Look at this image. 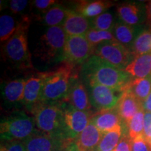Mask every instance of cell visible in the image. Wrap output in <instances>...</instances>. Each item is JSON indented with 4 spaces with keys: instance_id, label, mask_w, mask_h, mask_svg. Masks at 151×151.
I'll return each instance as SVG.
<instances>
[{
    "instance_id": "obj_35",
    "label": "cell",
    "mask_w": 151,
    "mask_h": 151,
    "mask_svg": "<svg viewBox=\"0 0 151 151\" xmlns=\"http://www.w3.org/2000/svg\"><path fill=\"white\" fill-rule=\"evenodd\" d=\"M57 2L58 1L55 0H35L33 1L32 4L35 9L43 13L53 5L56 4Z\"/></svg>"
},
{
    "instance_id": "obj_13",
    "label": "cell",
    "mask_w": 151,
    "mask_h": 151,
    "mask_svg": "<svg viewBox=\"0 0 151 151\" xmlns=\"http://www.w3.org/2000/svg\"><path fill=\"white\" fill-rule=\"evenodd\" d=\"M120 21L129 25L140 26L146 21V4L136 1H126L117 6Z\"/></svg>"
},
{
    "instance_id": "obj_26",
    "label": "cell",
    "mask_w": 151,
    "mask_h": 151,
    "mask_svg": "<svg viewBox=\"0 0 151 151\" xmlns=\"http://www.w3.org/2000/svg\"><path fill=\"white\" fill-rule=\"evenodd\" d=\"M131 52L134 58L151 53V29L143 30L139 34L132 45Z\"/></svg>"
},
{
    "instance_id": "obj_17",
    "label": "cell",
    "mask_w": 151,
    "mask_h": 151,
    "mask_svg": "<svg viewBox=\"0 0 151 151\" xmlns=\"http://www.w3.org/2000/svg\"><path fill=\"white\" fill-rule=\"evenodd\" d=\"M43 83V78L41 72L37 73L26 80L22 104H24L29 111L39 101Z\"/></svg>"
},
{
    "instance_id": "obj_23",
    "label": "cell",
    "mask_w": 151,
    "mask_h": 151,
    "mask_svg": "<svg viewBox=\"0 0 151 151\" xmlns=\"http://www.w3.org/2000/svg\"><path fill=\"white\" fill-rule=\"evenodd\" d=\"M67 9L57 3L42 13V15L39 16L37 20L41 21L43 25L48 26L49 27L62 26L67 16Z\"/></svg>"
},
{
    "instance_id": "obj_25",
    "label": "cell",
    "mask_w": 151,
    "mask_h": 151,
    "mask_svg": "<svg viewBox=\"0 0 151 151\" xmlns=\"http://www.w3.org/2000/svg\"><path fill=\"white\" fill-rule=\"evenodd\" d=\"M127 90L143 103L151 92V76L143 78H133L128 85Z\"/></svg>"
},
{
    "instance_id": "obj_20",
    "label": "cell",
    "mask_w": 151,
    "mask_h": 151,
    "mask_svg": "<svg viewBox=\"0 0 151 151\" xmlns=\"http://www.w3.org/2000/svg\"><path fill=\"white\" fill-rule=\"evenodd\" d=\"M141 32L140 26L129 25L122 22H117L112 30L116 40L131 50L135 39Z\"/></svg>"
},
{
    "instance_id": "obj_36",
    "label": "cell",
    "mask_w": 151,
    "mask_h": 151,
    "mask_svg": "<svg viewBox=\"0 0 151 151\" xmlns=\"http://www.w3.org/2000/svg\"><path fill=\"white\" fill-rule=\"evenodd\" d=\"M143 135L147 141L151 139V113L145 112Z\"/></svg>"
},
{
    "instance_id": "obj_8",
    "label": "cell",
    "mask_w": 151,
    "mask_h": 151,
    "mask_svg": "<svg viewBox=\"0 0 151 151\" xmlns=\"http://www.w3.org/2000/svg\"><path fill=\"white\" fill-rule=\"evenodd\" d=\"M94 50L85 35L69 36L64 47L62 62L74 66L83 65L94 54Z\"/></svg>"
},
{
    "instance_id": "obj_27",
    "label": "cell",
    "mask_w": 151,
    "mask_h": 151,
    "mask_svg": "<svg viewBox=\"0 0 151 151\" xmlns=\"http://www.w3.org/2000/svg\"><path fill=\"white\" fill-rule=\"evenodd\" d=\"M19 22H16L12 16L2 15L0 18V41L6 43L16 32Z\"/></svg>"
},
{
    "instance_id": "obj_5",
    "label": "cell",
    "mask_w": 151,
    "mask_h": 151,
    "mask_svg": "<svg viewBox=\"0 0 151 151\" xmlns=\"http://www.w3.org/2000/svg\"><path fill=\"white\" fill-rule=\"evenodd\" d=\"M38 131L33 116L16 111L1 120L0 135L3 141H24Z\"/></svg>"
},
{
    "instance_id": "obj_37",
    "label": "cell",
    "mask_w": 151,
    "mask_h": 151,
    "mask_svg": "<svg viewBox=\"0 0 151 151\" xmlns=\"http://www.w3.org/2000/svg\"><path fill=\"white\" fill-rule=\"evenodd\" d=\"M146 4V24L148 29H151V1H148Z\"/></svg>"
},
{
    "instance_id": "obj_7",
    "label": "cell",
    "mask_w": 151,
    "mask_h": 151,
    "mask_svg": "<svg viewBox=\"0 0 151 151\" xmlns=\"http://www.w3.org/2000/svg\"><path fill=\"white\" fill-rule=\"evenodd\" d=\"M93 55L123 71L134 58L131 50L118 41L100 43L94 48Z\"/></svg>"
},
{
    "instance_id": "obj_15",
    "label": "cell",
    "mask_w": 151,
    "mask_h": 151,
    "mask_svg": "<svg viewBox=\"0 0 151 151\" xmlns=\"http://www.w3.org/2000/svg\"><path fill=\"white\" fill-rule=\"evenodd\" d=\"M62 27L69 36L86 35L90 27V22L86 17L81 16L73 9H67V16Z\"/></svg>"
},
{
    "instance_id": "obj_28",
    "label": "cell",
    "mask_w": 151,
    "mask_h": 151,
    "mask_svg": "<svg viewBox=\"0 0 151 151\" xmlns=\"http://www.w3.org/2000/svg\"><path fill=\"white\" fill-rule=\"evenodd\" d=\"M85 37L93 48H95L100 43L106 42V41H117L111 32L102 31V30H99L92 27L90 28L89 30L86 32Z\"/></svg>"
},
{
    "instance_id": "obj_4",
    "label": "cell",
    "mask_w": 151,
    "mask_h": 151,
    "mask_svg": "<svg viewBox=\"0 0 151 151\" xmlns=\"http://www.w3.org/2000/svg\"><path fill=\"white\" fill-rule=\"evenodd\" d=\"M31 19L27 16L22 18L17 32L3 46L4 57L14 67L20 69H32L31 53L28 48L27 31Z\"/></svg>"
},
{
    "instance_id": "obj_29",
    "label": "cell",
    "mask_w": 151,
    "mask_h": 151,
    "mask_svg": "<svg viewBox=\"0 0 151 151\" xmlns=\"http://www.w3.org/2000/svg\"><path fill=\"white\" fill-rule=\"evenodd\" d=\"M145 111L143 109L136 113V115L127 124L128 135L132 140L139 136L143 135V124H144Z\"/></svg>"
},
{
    "instance_id": "obj_12",
    "label": "cell",
    "mask_w": 151,
    "mask_h": 151,
    "mask_svg": "<svg viewBox=\"0 0 151 151\" xmlns=\"http://www.w3.org/2000/svg\"><path fill=\"white\" fill-rule=\"evenodd\" d=\"M63 101L69 104L77 110L90 111L92 108L89 94L87 92L86 86L76 73L71 78L67 97Z\"/></svg>"
},
{
    "instance_id": "obj_40",
    "label": "cell",
    "mask_w": 151,
    "mask_h": 151,
    "mask_svg": "<svg viewBox=\"0 0 151 151\" xmlns=\"http://www.w3.org/2000/svg\"><path fill=\"white\" fill-rule=\"evenodd\" d=\"M148 143H150V144L151 145V139H150V141H148Z\"/></svg>"
},
{
    "instance_id": "obj_6",
    "label": "cell",
    "mask_w": 151,
    "mask_h": 151,
    "mask_svg": "<svg viewBox=\"0 0 151 151\" xmlns=\"http://www.w3.org/2000/svg\"><path fill=\"white\" fill-rule=\"evenodd\" d=\"M67 38L62 26L48 27L37 43L35 56L46 63L62 62Z\"/></svg>"
},
{
    "instance_id": "obj_9",
    "label": "cell",
    "mask_w": 151,
    "mask_h": 151,
    "mask_svg": "<svg viewBox=\"0 0 151 151\" xmlns=\"http://www.w3.org/2000/svg\"><path fill=\"white\" fill-rule=\"evenodd\" d=\"M61 106L69 140H76L81 132L89 124L93 113L91 111L77 110L66 101H62Z\"/></svg>"
},
{
    "instance_id": "obj_22",
    "label": "cell",
    "mask_w": 151,
    "mask_h": 151,
    "mask_svg": "<svg viewBox=\"0 0 151 151\" xmlns=\"http://www.w3.org/2000/svg\"><path fill=\"white\" fill-rule=\"evenodd\" d=\"M124 71L134 78H143L151 76V53L136 57Z\"/></svg>"
},
{
    "instance_id": "obj_30",
    "label": "cell",
    "mask_w": 151,
    "mask_h": 151,
    "mask_svg": "<svg viewBox=\"0 0 151 151\" xmlns=\"http://www.w3.org/2000/svg\"><path fill=\"white\" fill-rule=\"evenodd\" d=\"M92 28L102 31L111 32L114 27V19L111 13L105 12L100 14L95 18L91 22Z\"/></svg>"
},
{
    "instance_id": "obj_2",
    "label": "cell",
    "mask_w": 151,
    "mask_h": 151,
    "mask_svg": "<svg viewBox=\"0 0 151 151\" xmlns=\"http://www.w3.org/2000/svg\"><path fill=\"white\" fill-rule=\"evenodd\" d=\"M29 111L39 132L67 142L72 141L68 137L61 102H38Z\"/></svg>"
},
{
    "instance_id": "obj_14",
    "label": "cell",
    "mask_w": 151,
    "mask_h": 151,
    "mask_svg": "<svg viewBox=\"0 0 151 151\" xmlns=\"http://www.w3.org/2000/svg\"><path fill=\"white\" fill-rule=\"evenodd\" d=\"M115 109L122 122L127 127L128 123L136 113L143 109V106L142 103H141L129 90H127L122 94Z\"/></svg>"
},
{
    "instance_id": "obj_39",
    "label": "cell",
    "mask_w": 151,
    "mask_h": 151,
    "mask_svg": "<svg viewBox=\"0 0 151 151\" xmlns=\"http://www.w3.org/2000/svg\"><path fill=\"white\" fill-rule=\"evenodd\" d=\"M64 151H81L80 148L77 144L76 141H71L69 144L66 146V148Z\"/></svg>"
},
{
    "instance_id": "obj_1",
    "label": "cell",
    "mask_w": 151,
    "mask_h": 151,
    "mask_svg": "<svg viewBox=\"0 0 151 151\" xmlns=\"http://www.w3.org/2000/svg\"><path fill=\"white\" fill-rule=\"evenodd\" d=\"M81 76L86 85L97 83L124 92L134 78L95 55L81 66Z\"/></svg>"
},
{
    "instance_id": "obj_11",
    "label": "cell",
    "mask_w": 151,
    "mask_h": 151,
    "mask_svg": "<svg viewBox=\"0 0 151 151\" xmlns=\"http://www.w3.org/2000/svg\"><path fill=\"white\" fill-rule=\"evenodd\" d=\"M23 142L26 151H64L71 141L67 142L38 130Z\"/></svg>"
},
{
    "instance_id": "obj_32",
    "label": "cell",
    "mask_w": 151,
    "mask_h": 151,
    "mask_svg": "<svg viewBox=\"0 0 151 151\" xmlns=\"http://www.w3.org/2000/svg\"><path fill=\"white\" fill-rule=\"evenodd\" d=\"M0 151H26L23 141H3Z\"/></svg>"
},
{
    "instance_id": "obj_3",
    "label": "cell",
    "mask_w": 151,
    "mask_h": 151,
    "mask_svg": "<svg viewBox=\"0 0 151 151\" xmlns=\"http://www.w3.org/2000/svg\"><path fill=\"white\" fill-rule=\"evenodd\" d=\"M75 66L63 62L53 70L41 72L43 83L39 102L58 103L68 95Z\"/></svg>"
},
{
    "instance_id": "obj_38",
    "label": "cell",
    "mask_w": 151,
    "mask_h": 151,
    "mask_svg": "<svg viewBox=\"0 0 151 151\" xmlns=\"http://www.w3.org/2000/svg\"><path fill=\"white\" fill-rule=\"evenodd\" d=\"M142 106L145 112L151 113V92L147 99L142 103Z\"/></svg>"
},
{
    "instance_id": "obj_41",
    "label": "cell",
    "mask_w": 151,
    "mask_h": 151,
    "mask_svg": "<svg viewBox=\"0 0 151 151\" xmlns=\"http://www.w3.org/2000/svg\"></svg>"
},
{
    "instance_id": "obj_10",
    "label": "cell",
    "mask_w": 151,
    "mask_h": 151,
    "mask_svg": "<svg viewBox=\"0 0 151 151\" xmlns=\"http://www.w3.org/2000/svg\"><path fill=\"white\" fill-rule=\"evenodd\" d=\"M86 86L89 90L90 103L99 111L116 108L119 99L123 93V92L97 83H90Z\"/></svg>"
},
{
    "instance_id": "obj_33",
    "label": "cell",
    "mask_w": 151,
    "mask_h": 151,
    "mask_svg": "<svg viewBox=\"0 0 151 151\" xmlns=\"http://www.w3.org/2000/svg\"><path fill=\"white\" fill-rule=\"evenodd\" d=\"M29 1L26 0H12L9 1V9L15 14H18L23 11L27 6Z\"/></svg>"
},
{
    "instance_id": "obj_18",
    "label": "cell",
    "mask_w": 151,
    "mask_h": 151,
    "mask_svg": "<svg viewBox=\"0 0 151 151\" xmlns=\"http://www.w3.org/2000/svg\"><path fill=\"white\" fill-rule=\"evenodd\" d=\"M104 134L90 122L87 127L77 138V144L81 151H95Z\"/></svg>"
},
{
    "instance_id": "obj_21",
    "label": "cell",
    "mask_w": 151,
    "mask_h": 151,
    "mask_svg": "<svg viewBox=\"0 0 151 151\" xmlns=\"http://www.w3.org/2000/svg\"><path fill=\"white\" fill-rule=\"evenodd\" d=\"M26 80L18 78L7 81L2 88L3 99L8 104L23 103L24 90Z\"/></svg>"
},
{
    "instance_id": "obj_16",
    "label": "cell",
    "mask_w": 151,
    "mask_h": 151,
    "mask_svg": "<svg viewBox=\"0 0 151 151\" xmlns=\"http://www.w3.org/2000/svg\"><path fill=\"white\" fill-rule=\"evenodd\" d=\"M90 122L103 134L106 133L123 123L116 109L98 111L92 115Z\"/></svg>"
},
{
    "instance_id": "obj_34",
    "label": "cell",
    "mask_w": 151,
    "mask_h": 151,
    "mask_svg": "<svg viewBox=\"0 0 151 151\" xmlns=\"http://www.w3.org/2000/svg\"><path fill=\"white\" fill-rule=\"evenodd\" d=\"M113 151H132V139L128 134H126L125 130L124 131L121 140Z\"/></svg>"
},
{
    "instance_id": "obj_31",
    "label": "cell",
    "mask_w": 151,
    "mask_h": 151,
    "mask_svg": "<svg viewBox=\"0 0 151 151\" xmlns=\"http://www.w3.org/2000/svg\"><path fill=\"white\" fill-rule=\"evenodd\" d=\"M132 151H151V145L141 135L132 140Z\"/></svg>"
},
{
    "instance_id": "obj_24",
    "label": "cell",
    "mask_w": 151,
    "mask_h": 151,
    "mask_svg": "<svg viewBox=\"0 0 151 151\" xmlns=\"http://www.w3.org/2000/svg\"><path fill=\"white\" fill-rule=\"evenodd\" d=\"M126 127L127 125L122 123L119 124L111 131L104 134L95 151L114 150L121 140Z\"/></svg>"
},
{
    "instance_id": "obj_19",
    "label": "cell",
    "mask_w": 151,
    "mask_h": 151,
    "mask_svg": "<svg viewBox=\"0 0 151 151\" xmlns=\"http://www.w3.org/2000/svg\"><path fill=\"white\" fill-rule=\"evenodd\" d=\"M73 10L86 18L97 17L104 14L105 11L114 5L111 1L96 0V1H76Z\"/></svg>"
}]
</instances>
